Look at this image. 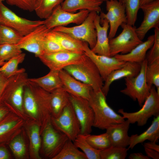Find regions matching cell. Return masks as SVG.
<instances>
[{"mask_svg": "<svg viewBox=\"0 0 159 159\" xmlns=\"http://www.w3.org/2000/svg\"><path fill=\"white\" fill-rule=\"evenodd\" d=\"M94 113L93 127L104 130L110 126L124 121L122 115L117 113L108 104L106 96L101 90L92 89L88 100Z\"/></svg>", "mask_w": 159, "mask_h": 159, "instance_id": "1", "label": "cell"}, {"mask_svg": "<svg viewBox=\"0 0 159 159\" xmlns=\"http://www.w3.org/2000/svg\"><path fill=\"white\" fill-rule=\"evenodd\" d=\"M28 79L25 72L16 74L8 78L0 96V105H4L10 110H16L22 113L24 111V90Z\"/></svg>", "mask_w": 159, "mask_h": 159, "instance_id": "2", "label": "cell"}, {"mask_svg": "<svg viewBox=\"0 0 159 159\" xmlns=\"http://www.w3.org/2000/svg\"><path fill=\"white\" fill-rule=\"evenodd\" d=\"M76 80L90 85L93 90H101L103 80L96 66L87 56L85 60L78 64H72L64 69Z\"/></svg>", "mask_w": 159, "mask_h": 159, "instance_id": "3", "label": "cell"}, {"mask_svg": "<svg viewBox=\"0 0 159 159\" xmlns=\"http://www.w3.org/2000/svg\"><path fill=\"white\" fill-rule=\"evenodd\" d=\"M141 107L140 110L134 112H127L123 109H119L118 112L130 124L136 123L139 126L145 125L148 119L152 117L159 115V94L155 86H152L150 94Z\"/></svg>", "mask_w": 159, "mask_h": 159, "instance_id": "4", "label": "cell"}, {"mask_svg": "<svg viewBox=\"0 0 159 159\" xmlns=\"http://www.w3.org/2000/svg\"><path fill=\"white\" fill-rule=\"evenodd\" d=\"M139 73L136 76L125 78V87L120 92L126 95L133 100L137 101L141 107L149 95L151 86L146 81L145 71L148 62L145 59L141 63Z\"/></svg>", "mask_w": 159, "mask_h": 159, "instance_id": "5", "label": "cell"}, {"mask_svg": "<svg viewBox=\"0 0 159 159\" xmlns=\"http://www.w3.org/2000/svg\"><path fill=\"white\" fill-rule=\"evenodd\" d=\"M97 14L95 11L90 12L84 21L80 24L69 27L58 26L52 30L66 33L77 39L86 42L91 49L96 42L97 32L94 22Z\"/></svg>", "mask_w": 159, "mask_h": 159, "instance_id": "6", "label": "cell"}, {"mask_svg": "<svg viewBox=\"0 0 159 159\" xmlns=\"http://www.w3.org/2000/svg\"><path fill=\"white\" fill-rule=\"evenodd\" d=\"M122 31L117 37L109 39L110 56L112 57L120 53L125 54L143 42L137 35L134 26L127 23L120 26Z\"/></svg>", "mask_w": 159, "mask_h": 159, "instance_id": "7", "label": "cell"}, {"mask_svg": "<svg viewBox=\"0 0 159 159\" xmlns=\"http://www.w3.org/2000/svg\"><path fill=\"white\" fill-rule=\"evenodd\" d=\"M44 23V20H31L19 16L3 3L0 4V24L13 29L22 36Z\"/></svg>", "mask_w": 159, "mask_h": 159, "instance_id": "8", "label": "cell"}, {"mask_svg": "<svg viewBox=\"0 0 159 159\" xmlns=\"http://www.w3.org/2000/svg\"><path fill=\"white\" fill-rule=\"evenodd\" d=\"M87 57L84 52L64 50L54 53H44L39 58L50 70L59 71L68 66L82 62Z\"/></svg>", "mask_w": 159, "mask_h": 159, "instance_id": "9", "label": "cell"}, {"mask_svg": "<svg viewBox=\"0 0 159 159\" xmlns=\"http://www.w3.org/2000/svg\"><path fill=\"white\" fill-rule=\"evenodd\" d=\"M51 121L55 128L73 142L80 134V125L70 101L59 116L52 117Z\"/></svg>", "mask_w": 159, "mask_h": 159, "instance_id": "10", "label": "cell"}, {"mask_svg": "<svg viewBox=\"0 0 159 159\" xmlns=\"http://www.w3.org/2000/svg\"><path fill=\"white\" fill-rule=\"evenodd\" d=\"M41 134L43 154L52 159L59 152L69 139L65 134L54 127L51 120L47 124Z\"/></svg>", "mask_w": 159, "mask_h": 159, "instance_id": "11", "label": "cell"}, {"mask_svg": "<svg viewBox=\"0 0 159 159\" xmlns=\"http://www.w3.org/2000/svg\"><path fill=\"white\" fill-rule=\"evenodd\" d=\"M90 11L81 10L77 13L69 12L63 10L61 5L57 6L50 15L44 20V24L49 30L69 24L79 25L82 23L88 16Z\"/></svg>", "mask_w": 159, "mask_h": 159, "instance_id": "12", "label": "cell"}, {"mask_svg": "<svg viewBox=\"0 0 159 159\" xmlns=\"http://www.w3.org/2000/svg\"><path fill=\"white\" fill-rule=\"evenodd\" d=\"M70 101L80 125V134H90L93 127L94 115L88 100L70 95Z\"/></svg>", "mask_w": 159, "mask_h": 159, "instance_id": "13", "label": "cell"}, {"mask_svg": "<svg viewBox=\"0 0 159 159\" xmlns=\"http://www.w3.org/2000/svg\"><path fill=\"white\" fill-rule=\"evenodd\" d=\"M51 30L48 29L44 24L41 25L23 36L16 44L21 49L33 53L39 58L44 53L42 46L43 40Z\"/></svg>", "mask_w": 159, "mask_h": 159, "instance_id": "14", "label": "cell"}, {"mask_svg": "<svg viewBox=\"0 0 159 159\" xmlns=\"http://www.w3.org/2000/svg\"><path fill=\"white\" fill-rule=\"evenodd\" d=\"M141 9L144 13L143 20L135 31L140 39L142 41L148 32L153 28L159 27V0L142 5Z\"/></svg>", "mask_w": 159, "mask_h": 159, "instance_id": "15", "label": "cell"}, {"mask_svg": "<svg viewBox=\"0 0 159 159\" xmlns=\"http://www.w3.org/2000/svg\"><path fill=\"white\" fill-rule=\"evenodd\" d=\"M84 52L94 63L104 82L112 71L121 68L125 62L119 60L115 57H108L94 53L86 43Z\"/></svg>", "mask_w": 159, "mask_h": 159, "instance_id": "16", "label": "cell"}, {"mask_svg": "<svg viewBox=\"0 0 159 159\" xmlns=\"http://www.w3.org/2000/svg\"><path fill=\"white\" fill-rule=\"evenodd\" d=\"M27 83L34 95L38 104L39 111L38 124L40 126L41 133L47 124L51 120L52 116L50 93L45 91L28 80Z\"/></svg>", "mask_w": 159, "mask_h": 159, "instance_id": "17", "label": "cell"}, {"mask_svg": "<svg viewBox=\"0 0 159 159\" xmlns=\"http://www.w3.org/2000/svg\"><path fill=\"white\" fill-rule=\"evenodd\" d=\"M94 24L97 32L96 44L91 49L97 54L110 57L109 39L107 32L110 27L108 21L106 19H101L98 14L96 15Z\"/></svg>", "mask_w": 159, "mask_h": 159, "instance_id": "18", "label": "cell"}, {"mask_svg": "<svg viewBox=\"0 0 159 159\" xmlns=\"http://www.w3.org/2000/svg\"><path fill=\"white\" fill-rule=\"evenodd\" d=\"M59 73L65 90L70 95L88 100L92 89L90 85L76 80L64 69Z\"/></svg>", "mask_w": 159, "mask_h": 159, "instance_id": "19", "label": "cell"}, {"mask_svg": "<svg viewBox=\"0 0 159 159\" xmlns=\"http://www.w3.org/2000/svg\"><path fill=\"white\" fill-rule=\"evenodd\" d=\"M141 67L140 63L125 62L123 66L113 71L108 75L104 81L101 90L102 92L106 96L113 82L124 77L136 76L139 73Z\"/></svg>", "mask_w": 159, "mask_h": 159, "instance_id": "20", "label": "cell"}, {"mask_svg": "<svg viewBox=\"0 0 159 159\" xmlns=\"http://www.w3.org/2000/svg\"><path fill=\"white\" fill-rule=\"evenodd\" d=\"M130 124L126 120L107 128L106 132L109 136L112 146L123 148L129 146L130 137L128 135V131Z\"/></svg>", "mask_w": 159, "mask_h": 159, "instance_id": "21", "label": "cell"}, {"mask_svg": "<svg viewBox=\"0 0 159 159\" xmlns=\"http://www.w3.org/2000/svg\"><path fill=\"white\" fill-rule=\"evenodd\" d=\"M154 35L149 36L147 40L138 45L130 52L125 54H118L114 56L119 60L141 64L146 58L147 52L153 44Z\"/></svg>", "mask_w": 159, "mask_h": 159, "instance_id": "22", "label": "cell"}, {"mask_svg": "<svg viewBox=\"0 0 159 159\" xmlns=\"http://www.w3.org/2000/svg\"><path fill=\"white\" fill-rule=\"evenodd\" d=\"M23 123L22 119L13 116L9 113L0 122V145L13 139V135L18 131Z\"/></svg>", "mask_w": 159, "mask_h": 159, "instance_id": "23", "label": "cell"}, {"mask_svg": "<svg viewBox=\"0 0 159 159\" xmlns=\"http://www.w3.org/2000/svg\"><path fill=\"white\" fill-rule=\"evenodd\" d=\"M47 35L57 41L65 50L84 52L86 42L77 39L68 34L52 29L48 32Z\"/></svg>", "mask_w": 159, "mask_h": 159, "instance_id": "24", "label": "cell"}, {"mask_svg": "<svg viewBox=\"0 0 159 159\" xmlns=\"http://www.w3.org/2000/svg\"><path fill=\"white\" fill-rule=\"evenodd\" d=\"M159 139V115L154 117L152 123L148 128L142 133L133 134L130 136L129 144L127 148L132 149L138 144L146 140L158 142Z\"/></svg>", "mask_w": 159, "mask_h": 159, "instance_id": "25", "label": "cell"}, {"mask_svg": "<svg viewBox=\"0 0 159 159\" xmlns=\"http://www.w3.org/2000/svg\"><path fill=\"white\" fill-rule=\"evenodd\" d=\"M103 2L98 0H64L61 6L63 10L69 12L85 10L98 13L101 11L100 6Z\"/></svg>", "mask_w": 159, "mask_h": 159, "instance_id": "26", "label": "cell"}, {"mask_svg": "<svg viewBox=\"0 0 159 159\" xmlns=\"http://www.w3.org/2000/svg\"><path fill=\"white\" fill-rule=\"evenodd\" d=\"M59 71L50 70L45 75L37 78L28 79L30 82L49 92L63 87Z\"/></svg>", "mask_w": 159, "mask_h": 159, "instance_id": "27", "label": "cell"}, {"mask_svg": "<svg viewBox=\"0 0 159 159\" xmlns=\"http://www.w3.org/2000/svg\"><path fill=\"white\" fill-rule=\"evenodd\" d=\"M70 101V94L62 87L50 92L52 117L56 118L59 116Z\"/></svg>", "mask_w": 159, "mask_h": 159, "instance_id": "28", "label": "cell"}, {"mask_svg": "<svg viewBox=\"0 0 159 159\" xmlns=\"http://www.w3.org/2000/svg\"><path fill=\"white\" fill-rule=\"evenodd\" d=\"M23 107L24 110L32 118L35 119H37L38 124L39 111L38 104L27 81L24 89Z\"/></svg>", "mask_w": 159, "mask_h": 159, "instance_id": "29", "label": "cell"}, {"mask_svg": "<svg viewBox=\"0 0 159 159\" xmlns=\"http://www.w3.org/2000/svg\"><path fill=\"white\" fill-rule=\"evenodd\" d=\"M40 134V127L38 124H33L30 126L29 129V150L32 158H42L39 154L42 144Z\"/></svg>", "mask_w": 159, "mask_h": 159, "instance_id": "30", "label": "cell"}, {"mask_svg": "<svg viewBox=\"0 0 159 159\" xmlns=\"http://www.w3.org/2000/svg\"><path fill=\"white\" fill-rule=\"evenodd\" d=\"M25 54L21 53L11 59L0 68V72L8 79L16 74L25 72L24 68L18 69V65L24 61Z\"/></svg>", "mask_w": 159, "mask_h": 159, "instance_id": "31", "label": "cell"}, {"mask_svg": "<svg viewBox=\"0 0 159 159\" xmlns=\"http://www.w3.org/2000/svg\"><path fill=\"white\" fill-rule=\"evenodd\" d=\"M78 148L72 141L68 139L53 159H87L85 154Z\"/></svg>", "mask_w": 159, "mask_h": 159, "instance_id": "32", "label": "cell"}, {"mask_svg": "<svg viewBox=\"0 0 159 159\" xmlns=\"http://www.w3.org/2000/svg\"><path fill=\"white\" fill-rule=\"evenodd\" d=\"M64 0H37L34 11L41 19H47L53 10Z\"/></svg>", "mask_w": 159, "mask_h": 159, "instance_id": "33", "label": "cell"}, {"mask_svg": "<svg viewBox=\"0 0 159 159\" xmlns=\"http://www.w3.org/2000/svg\"><path fill=\"white\" fill-rule=\"evenodd\" d=\"M124 6L128 24L134 26L138 12L140 6L141 0H118Z\"/></svg>", "mask_w": 159, "mask_h": 159, "instance_id": "34", "label": "cell"}, {"mask_svg": "<svg viewBox=\"0 0 159 159\" xmlns=\"http://www.w3.org/2000/svg\"><path fill=\"white\" fill-rule=\"evenodd\" d=\"M82 135L89 144L96 149L102 150L112 146L109 136L106 132L98 135L90 134Z\"/></svg>", "mask_w": 159, "mask_h": 159, "instance_id": "35", "label": "cell"}, {"mask_svg": "<svg viewBox=\"0 0 159 159\" xmlns=\"http://www.w3.org/2000/svg\"><path fill=\"white\" fill-rule=\"evenodd\" d=\"M145 77L148 84L151 86L153 85L159 94V59L148 64Z\"/></svg>", "mask_w": 159, "mask_h": 159, "instance_id": "36", "label": "cell"}, {"mask_svg": "<svg viewBox=\"0 0 159 159\" xmlns=\"http://www.w3.org/2000/svg\"><path fill=\"white\" fill-rule=\"evenodd\" d=\"M78 148L81 149L87 159H101L100 150L92 147L81 134H80L73 142Z\"/></svg>", "mask_w": 159, "mask_h": 159, "instance_id": "37", "label": "cell"}, {"mask_svg": "<svg viewBox=\"0 0 159 159\" xmlns=\"http://www.w3.org/2000/svg\"><path fill=\"white\" fill-rule=\"evenodd\" d=\"M23 36L13 29L0 24V44H17Z\"/></svg>", "mask_w": 159, "mask_h": 159, "instance_id": "38", "label": "cell"}, {"mask_svg": "<svg viewBox=\"0 0 159 159\" xmlns=\"http://www.w3.org/2000/svg\"><path fill=\"white\" fill-rule=\"evenodd\" d=\"M128 150L126 148L112 146L100 150L101 159H125Z\"/></svg>", "mask_w": 159, "mask_h": 159, "instance_id": "39", "label": "cell"}, {"mask_svg": "<svg viewBox=\"0 0 159 159\" xmlns=\"http://www.w3.org/2000/svg\"><path fill=\"white\" fill-rule=\"evenodd\" d=\"M9 147L17 159H22L26 153V146L24 139L20 135H17L11 140Z\"/></svg>", "mask_w": 159, "mask_h": 159, "instance_id": "40", "label": "cell"}, {"mask_svg": "<svg viewBox=\"0 0 159 159\" xmlns=\"http://www.w3.org/2000/svg\"><path fill=\"white\" fill-rule=\"evenodd\" d=\"M106 9L111 10L121 24L127 23V19L124 6L117 0H107L106 1Z\"/></svg>", "mask_w": 159, "mask_h": 159, "instance_id": "41", "label": "cell"}, {"mask_svg": "<svg viewBox=\"0 0 159 159\" xmlns=\"http://www.w3.org/2000/svg\"><path fill=\"white\" fill-rule=\"evenodd\" d=\"M22 52L16 44H0V61L9 60Z\"/></svg>", "mask_w": 159, "mask_h": 159, "instance_id": "42", "label": "cell"}, {"mask_svg": "<svg viewBox=\"0 0 159 159\" xmlns=\"http://www.w3.org/2000/svg\"><path fill=\"white\" fill-rule=\"evenodd\" d=\"M107 12L105 13L101 11L100 16L101 19H106L108 21L110 31L108 35L109 39L115 37L119 27L121 24L117 17L110 9H106Z\"/></svg>", "mask_w": 159, "mask_h": 159, "instance_id": "43", "label": "cell"}, {"mask_svg": "<svg viewBox=\"0 0 159 159\" xmlns=\"http://www.w3.org/2000/svg\"><path fill=\"white\" fill-rule=\"evenodd\" d=\"M155 39L151 49L146 54V59L149 64L159 59V28H155Z\"/></svg>", "mask_w": 159, "mask_h": 159, "instance_id": "44", "label": "cell"}, {"mask_svg": "<svg viewBox=\"0 0 159 159\" xmlns=\"http://www.w3.org/2000/svg\"><path fill=\"white\" fill-rule=\"evenodd\" d=\"M42 46L44 53H54L65 50L57 41L47 34L43 40Z\"/></svg>", "mask_w": 159, "mask_h": 159, "instance_id": "45", "label": "cell"}, {"mask_svg": "<svg viewBox=\"0 0 159 159\" xmlns=\"http://www.w3.org/2000/svg\"><path fill=\"white\" fill-rule=\"evenodd\" d=\"M9 5L14 6L24 10L32 12L34 11L37 0H6Z\"/></svg>", "mask_w": 159, "mask_h": 159, "instance_id": "46", "label": "cell"}, {"mask_svg": "<svg viewBox=\"0 0 159 159\" xmlns=\"http://www.w3.org/2000/svg\"><path fill=\"white\" fill-rule=\"evenodd\" d=\"M144 148L146 155L150 158L153 159H159V152L145 147Z\"/></svg>", "mask_w": 159, "mask_h": 159, "instance_id": "47", "label": "cell"}, {"mask_svg": "<svg viewBox=\"0 0 159 159\" xmlns=\"http://www.w3.org/2000/svg\"><path fill=\"white\" fill-rule=\"evenodd\" d=\"M10 110L4 105H0V122L9 113Z\"/></svg>", "mask_w": 159, "mask_h": 159, "instance_id": "48", "label": "cell"}, {"mask_svg": "<svg viewBox=\"0 0 159 159\" xmlns=\"http://www.w3.org/2000/svg\"><path fill=\"white\" fill-rule=\"evenodd\" d=\"M129 159H150L147 155H145L141 153H132L128 156Z\"/></svg>", "mask_w": 159, "mask_h": 159, "instance_id": "49", "label": "cell"}, {"mask_svg": "<svg viewBox=\"0 0 159 159\" xmlns=\"http://www.w3.org/2000/svg\"><path fill=\"white\" fill-rule=\"evenodd\" d=\"M10 158L9 154L6 148L0 145V159H9Z\"/></svg>", "mask_w": 159, "mask_h": 159, "instance_id": "50", "label": "cell"}, {"mask_svg": "<svg viewBox=\"0 0 159 159\" xmlns=\"http://www.w3.org/2000/svg\"><path fill=\"white\" fill-rule=\"evenodd\" d=\"M156 143L155 142L149 141L144 143L143 146L159 152V145Z\"/></svg>", "mask_w": 159, "mask_h": 159, "instance_id": "51", "label": "cell"}, {"mask_svg": "<svg viewBox=\"0 0 159 159\" xmlns=\"http://www.w3.org/2000/svg\"><path fill=\"white\" fill-rule=\"evenodd\" d=\"M8 79L0 72V95L4 90Z\"/></svg>", "mask_w": 159, "mask_h": 159, "instance_id": "52", "label": "cell"}, {"mask_svg": "<svg viewBox=\"0 0 159 159\" xmlns=\"http://www.w3.org/2000/svg\"><path fill=\"white\" fill-rule=\"evenodd\" d=\"M155 0H141L140 5L147 4Z\"/></svg>", "mask_w": 159, "mask_h": 159, "instance_id": "53", "label": "cell"}, {"mask_svg": "<svg viewBox=\"0 0 159 159\" xmlns=\"http://www.w3.org/2000/svg\"><path fill=\"white\" fill-rule=\"evenodd\" d=\"M6 62H5V61L1 60L0 61V66H2L3 65H4Z\"/></svg>", "mask_w": 159, "mask_h": 159, "instance_id": "54", "label": "cell"}, {"mask_svg": "<svg viewBox=\"0 0 159 159\" xmlns=\"http://www.w3.org/2000/svg\"><path fill=\"white\" fill-rule=\"evenodd\" d=\"M5 0H0V4L2 3H3V1Z\"/></svg>", "mask_w": 159, "mask_h": 159, "instance_id": "55", "label": "cell"}, {"mask_svg": "<svg viewBox=\"0 0 159 159\" xmlns=\"http://www.w3.org/2000/svg\"><path fill=\"white\" fill-rule=\"evenodd\" d=\"M98 0L101 1H102L103 2V1H107V0Z\"/></svg>", "mask_w": 159, "mask_h": 159, "instance_id": "56", "label": "cell"}, {"mask_svg": "<svg viewBox=\"0 0 159 159\" xmlns=\"http://www.w3.org/2000/svg\"></svg>", "mask_w": 159, "mask_h": 159, "instance_id": "57", "label": "cell"}]
</instances>
